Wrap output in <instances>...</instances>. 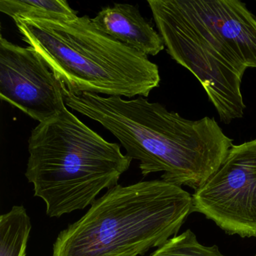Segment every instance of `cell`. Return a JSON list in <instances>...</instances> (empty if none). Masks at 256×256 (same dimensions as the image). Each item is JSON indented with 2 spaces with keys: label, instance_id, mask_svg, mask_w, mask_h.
<instances>
[{
  "label": "cell",
  "instance_id": "cell-1",
  "mask_svg": "<svg viewBox=\"0 0 256 256\" xmlns=\"http://www.w3.org/2000/svg\"><path fill=\"white\" fill-rule=\"evenodd\" d=\"M66 106L100 122L120 142L143 176L194 190L214 174L233 146L214 118L190 120L142 96L132 100L64 91Z\"/></svg>",
  "mask_w": 256,
  "mask_h": 256
},
{
  "label": "cell",
  "instance_id": "cell-11",
  "mask_svg": "<svg viewBox=\"0 0 256 256\" xmlns=\"http://www.w3.org/2000/svg\"><path fill=\"white\" fill-rule=\"evenodd\" d=\"M0 11L12 18L60 20L78 17L65 0H1Z\"/></svg>",
  "mask_w": 256,
  "mask_h": 256
},
{
  "label": "cell",
  "instance_id": "cell-3",
  "mask_svg": "<svg viewBox=\"0 0 256 256\" xmlns=\"http://www.w3.org/2000/svg\"><path fill=\"white\" fill-rule=\"evenodd\" d=\"M14 22L22 40L71 94L146 97L160 86L156 64L104 34L88 16Z\"/></svg>",
  "mask_w": 256,
  "mask_h": 256
},
{
  "label": "cell",
  "instance_id": "cell-12",
  "mask_svg": "<svg viewBox=\"0 0 256 256\" xmlns=\"http://www.w3.org/2000/svg\"><path fill=\"white\" fill-rule=\"evenodd\" d=\"M149 256H226L217 246H206L198 242L190 229L170 238Z\"/></svg>",
  "mask_w": 256,
  "mask_h": 256
},
{
  "label": "cell",
  "instance_id": "cell-10",
  "mask_svg": "<svg viewBox=\"0 0 256 256\" xmlns=\"http://www.w3.org/2000/svg\"><path fill=\"white\" fill-rule=\"evenodd\" d=\"M31 228L30 218L24 206H14L0 216V256H26Z\"/></svg>",
  "mask_w": 256,
  "mask_h": 256
},
{
  "label": "cell",
  "instance_id": "cell-9",
  "mask_svg": "<svg viewBox=\"0 0 256 256\" xmlns=\"http://www.w3.org/2000/svg\"><path fill=\"white\" fill-rule=\"evenodd\" d=\"M92 20L104 34L145 56H156L164 50L160 34L134 6L115 4L103 8Z\"/></svg>",
  "mask_w": 256,
  "mask_h": 256
},
{
  "label": "cell",
  "instance_id": "cell-7",
  "mask_svg": "<svg viewBox=\"0 0 256 256\" xmlns=\"http://www.w3.org/2000/svg\"><path fill=\"white\" fill-rule=\"evenodd\" d=\"M64 88L32 48L0 38V97L40 122L58 116L66 104Z\"/></svg>",
  "mask_w": 256,
  "mask_h": 256
},
{
  "label": "cell",
  "instance_id": "cell-5",
  "mask_svg": "<svg viewBox=\"0 0 256 256\" xmlns=\"http://www.w3.org/2000/svg\"><path fill=\"white\" fill-rule=\"evenodd\" d=\"M170 58L192 73L228 124L244 116L241 82L246 67L186 5L185 0H148Z\"/></svg>",
  "mask_w": 256,
  "mask_h": 256
},
{
  "label": "cell",
  "instance_id": "cell-8",
  "mask_svg": "<svg viewBox=\"0 0 256 256\" xmlns=\"http://www.w3.org/2000/svg\"><path fill=\"white\" fill-rule=\"evenodd\" d=\"M246 68H256V18L239 0H185Z\"/></svg>",
  "mask_w": 256,
  "mask_h": 256
},
{
  "label": "cell",
  "instance_id": "cell-6",
  "mask_svg": "<svg viewBox=\"0 0 256 256\" xmlns=\"http://www.w3.org/2000/svg\"><path fill=\"white\" fill-rule=\"evenodd\" d=\"M193 212L230 235L256 238V139L233 145L218 170L192 194Z\"/></svg>",
  "mask_w": 256,
  "mask_h": 256
},
{
  "label": "cell",
  "instance_id": "cell-2",
  "mask_svg": "<svg viewBox=\"0 0 256 256\" xmlns=\"http://www.w3.org/2000/svg\"><path fill=\"white\" fill-rule=\"evenodd\" d=\"M192 194L162 180L115 186L60 232L52 256H138L176 235Z\"/></svg>",
  "mask_w": 256,
  "mask_h": 256
},
{
  "label": "cell",
  "instance_id": "cell-4",
  "mask_svg": "<svg viewBox=\"0 0 256 256\" xmlns=\"http://www.w3.org/2000/svg\"><path fill=\"white\" fill-rule=\"evenodd\" d=\"M28 144L25 176L52 218L92 205L101 191L118 185L132 161L66 108L40 122Z\"/></svg>",
  "mask_w": 256,
  "mask_h": 256
}]
</instances>
